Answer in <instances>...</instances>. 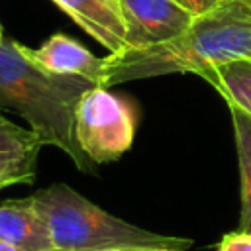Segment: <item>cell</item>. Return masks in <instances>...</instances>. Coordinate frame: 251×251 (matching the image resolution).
Here are the masks:
<instances>
[{
    "label": "cell",
    "instance_id": "6da1fadb",
    "mask_svg": "<svg viewBox=\"0 0 251 251\" xmlns=\"http://www.w3.org/2000/svg\"><path fill=\"white\" fill-rule=\"evenodd\" d=\"M251 57V6L227 0L200 14L176 37L104 57V86L171 73H198L231 59Z\"/></svg>",
    "mask_w": 251,
    "mask_h": 251
},
{
    "label": "cell",
    "instance_id": "7a4b0ae2",
    "mask_svg": "<svg viewBox=\"0 0 251 251\" xmlns=\"http://www.w3.org/2000/svg\"><path fill=\"white\" fill-rule=\"evenodd\" d=\"M76 75H57L31 63L14 39L0 41V110L24 118L43 145L61 149L78 171L94 175L96 167L80 149L75 112L80 96L92 88Z\"/></svg>",
    "mask_w": 251,
    "mask_h": 251
},
{
    "label": "cell",
    "instance_id": "3957f363",
    "mask_svg": "<svg viewBox=\"0 0 251 251\" xmlns=\"http://www.w3.org/2000/svg\"><path fill=\"white\" fill-rule=\"evenodd\" d=\"M31 202L43 218L53 247L63 251H106L122 247H151L161 251H188L192 239L165 235L129 224L63 182L33 192Z\"/></svg>",
    "mask_w": 251,
    "mask_h": 251
},
{
    "label": "cell",
    "instance_id": "277c9868",
    "mask_svg": "<svg viewBox=\"0 0 251 251\" xmlns=\"http://www.w3.org/2000/svg\"><path fill=\"white\" fill-rule=\"evenodd\" d=\"M137 126V108L106 86L88 88L75 112V133L80 149L94 165L118 161L129 151Z\"/></svg>",
    "mask_w": 251,
    "mask_h": 251
},
{
    "label": "cell",
    "instance_id": "5b68a950",
    "mask_svg": "<svg viewBox=\"0 0 251 251\" xmlns=\"http://www.w3.org/2000/svg\"><path fill=\"white\" fill-rule=\"evenodd\" d=\"M118 6L126 24V49L165 43L196 18L176 0H118Z\"/></svg>",
    "mask_w": 251,
    "mask_h": 251
},
{
    "label": "cell",
    "instance_id": "8992f818",
    "mask_svg": "<svg viewBox=\"0 0 251 251\" xmlns=\"http://www.w3.org/2000/svg\"><path fill=\"white\" fill-rule=\"evenodd\" d=\"M20 51L35 65L57 75H76L96 86H104V57L92 55L76 39L55 33L39 47L31 49L20 43Z\"/></svg>",
    "mask_w": 251,
    "mask_h": 251
},
{
    "label": "cell",
    "instance_id": "52a82bcc",
    "mask_svg": "<svg viewBox=\"0 0 251 251\" xmlns=\"http://www.w3.org/2000/svg\"><path fill=\"white\" fill-rule=\"evenodd\" d=\"M41 147V139L29 127L14 124L0 110V190L35 180Z\"/></svg>",
    "mask_w": 251,
    "mask_h": 251
},
{
    "label": "cell",
    "instance_id": "ba28073f",
    "mask_svg": "<svg viewBox=\"0 0 251 251\" xmlns=\"http://www.w3.org/2000/svg\"><path fill=\"white\" fill-rule=\"evenodd\" d=\"M110 55L126 49V24L118 0H51Z\"/></svg>",
    "mask_w": 251,
    "mask_h": 251
},
{
    "label": "cell",
    "instance_id": "9c48e42d",
    "mask_svg": "<svg viewBox=\"0 0 251 251\" xmlns=\"http://www.w3.org/2000/svg\"><path fill=\"white\" fill-rule=\"evenodd\" d=\"M0 239L20 251L55 249L49 229L29 196L0 204Z\"/></svg>",
    "mask_w": 251,
    "mask_h": 251
},
{
    "label": "cell",
    "instance_id": "30bf717a",
    "mask_svg": "<svg viewBox=\"0 0 251 251\" xmlns=\"http://www.w3.org/2000/svg\"><path fill=\"white\" fill-rule=\"evenodd\" d=\"M196 75L214 86L227 106H237L251 116V57L206 67Z\"/></svg>",
    "mask_w": 251,
    "mask_h": 251
},
{
    "label": "cell",
    "instance_id": "8fae6325",
    "mask_svg": "<svg viewBox=\"0 0 251 251\" xmlns=\"http://www.w3.org/2000/svg\"><path fill=\"white\" fill-rule=\"evenodd\" d=\"M233 139L239 163V184H241V212L239 227L251 233V116L237 106H229Z\"/></svg>",
    "mask_w": 251,
    "mask_h": 251
},
{
    "label": "cell",
    "instance_id": "7c38bea8",
    "mask_svg": "<svg viewBox=\"0 0 251 251\" xmlns=\"http://www.w3.org/2000/svg\"><path fill=\"white\" fill-rule=\"evenodd\" d=\"M216 251H251V233L241 229L229 231L220 239Z\"/></svg>",
    "mask_w": 251,
    "mask_h": 251
},
{
    "label": "cell",
    "instance_id": "4fadbf2b",
    "mask_svg": "<svg viewBox=\"0 0 251 251\" xmlns=\"http://www.w3.org/2000/svg\"><path fill=\"white\" fill-rule=\"evenodd\" d=\"M180 6H184L186 10H190L194 16H200V14H206L214 8H218L220 4L227 2V0H176Z\"/></svg>",
    "mask_w": 251,
    "mask_h": 251
},
{
    "label": "cell",
    "instance_id": "5bb4252c",
    "mask_svg": "<svg viewBox=\"0 0 251 251\" xmlns=\"http://www.w3.org/2000/svg\"><path fill=\"white\" fill-rule=\"evenodd\" d=\"M106 251H161V249H151V247H122V249H106Z\"/></svg>",
    "mask_w": 251,
    "mask_h": 251
},
{
    "label": "cell",
    "instance_id": "9a60e30c",
    "mask_svg": "<svg viewBox=\"0 0 251 251\" xmlns=\"http://www.w3.org/2000/svg\"><path fill=\"white\" fill-rule=\"evenodd\" d=\"M0 251H20V249H16L14 245H10V243H6V241L0 239Z\"/></svg>",
    "mask_w": 251,
    "mask_h": 251
},
{
    "label": "cell",
    "instance_id": "2e32d148",
    "mask_svg": "<svg viewBox=\"0 0 251 251\" xmlns=\"http://www.w3.org/2000/svg\"><path fill=\"white\" fill-rule=\"evenodd\" d=\"M4 39V29H2V24H0V41Z\"/></svg>",
    "mask_w": 251,
    "mask_h": 251
},
{
    "label": "cell",
    "instance_id": "e0dca14e",
    "mask_svg": "<svg viewBox=\"0 0 251 251\" xmlns=\"http://www.w3.org/2000/svg\"><path fill=\"white\" fill-rule=\"evenodd\" d=\"M241 2H245V4H249V6H251V0H241Z\"/></svg>",
    "mask_w": 251,
    "mask_h": 251
},
{
    "label": "cell",
    "instance_id": "ac0fdd59",
    "mask_svg": "<svg viewBox=\"0 0 251 251\" xmlns=\"http://www.w3.org/2000/svg\"><path fill=\"white\" fill-rule=\"evenodd\" d=\"M53 251H63V249H53Z\"/></svg>",
    "mask_w": 251,
    "mask_h": 251
}]
</instances>
